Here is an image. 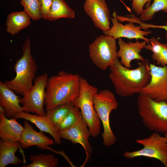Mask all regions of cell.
<instances>
[{"mask_svg": "<svg viewBox=\"0 0 167 167\" xmlns=\"http://www.w3.org/2000/svg\"><path fill=\"white\" fill-rule=\"evenodd\" d=\"M149 64L148 59H145L136 68L131 69L117 59L109 67V77L117 94L125 97L140 94L151 79Z\"/></svg>", "mask_w": 167, "mask_h": 167, "instance_id": "1", "label": "cell"}, {"mask_svg": "<svg viewBox=\"0 0 167 167\" xmlns=\"http://www.w3.org/2000/svg\"><path fill=\"white\" fill-rule=\"evenodd\" d=\"M80 77L78 74L65 71L49 77L44 101L46 111L60 105L74 103L79 94Z\"/></svg>", "mask_w": 167, "mask_h": 167, "instance_id": "2", "label": "cell"}, {"mask_svg": "<svg viewBox=\"0 0 167 167\" xmlns=\"http://www.w3.org/2000/svg\"><path fill=\"white\" fill-rule=\"evenodd\" d=\"M23 52L22 56L17 59L13 66L15 76L11 80L5 81L4 83L16 94L23 96L32 88V81L36 78L37 69L31 54V42L29 37L25 41Z\"/></svg>", "mask_w": 167, "mask_h": 167, "instance_id": "3", "label": "cell"}, {"mask_svg": "<svg viewBox=\"0 0 167 167\" xmlns=\"http://www.w3.org/2000/svg\"><path fill=\"white\" fill-rule=\"evenodd\" d=\"M138 113L144 126L157 133H167V103L156 101L139 94L137 99Z\"/></svg>", "mask_w": 167, "mask_h": 167, "instance_id": "4", "label": "cell"}, {"mask_svg": "<svg viewBox=\"0 0 167 167\" xmlns=\"http://www.w3.org/2000/svg\"><path fill=\"white\" fill-rule=\"evenodd\" d=\"M98 92L97 88L81 77L79 94L73 103L81 111L83 118L87 123L93 137H96L101 132L100 120L93 103L94 96Z\"/></svg>", "mask_w": 167, "mask_h": 167, "instance_id": "5", "label": "cell"}, {"mask_svg": "<svg viewBox=\"0 0 167 167\" xmlns=\"http://www.w3.org/2000/svg\"><path fill=\"white\" fill-rule=\"evenodd\" d=\"M93 103L103 128L101 134L103 144L106 147L111 146L116 142V138L110 127L109 116L113 110L117 109L118 101L112 92L108 89H105L94 94Z\"/></svg>", "mask_w": 167, "mask_h": 167, "instance_id": "6", "label": "cell"}, {"mask_svg": "<svg viewBox=\"0 0 167 167\" xmlns=\"http://www.w3.org/2000/svg\"><path fill=\"white\" fill-rule=\"evenodd\" d=\"M89 56L93 64L105 70L118 58L116 39L108 35L97 37L88 46Z\"/></svg>", "mask_w": 167, "mask_h": 167, "instance_id": "7", "label": "cell"}, {"mask_svg": "<svg viewBox=\"0 0 167 167\" xmlns=\"http://www.w3.org/2000/svg\"><path fill=\"white\" fill-rule=\"evenodd\" d=\"M135 141L143 146L138 150L126 151L124 156L127 159H133L139 157H145L158 160L167 167V138L154 132L149 137L136 139Z\"/></svg>", "mask_w": 167, "mask_h": 167, "instance_id": "8", "label": "cell"}, {"mask_svg": "<svg viewBox=\"0 0 167 167\" xmlns=\"http://www.w3.org/2000/svg\"><path fill=\"white\" fill-rule=\"evenodd\" d=\"M48 75L44 73L36 77L32 89L22 98H20L23 111L35 113L40 116L46 115L44 108L45 88Z\"/></svg>", "mask_w": 167, "mask_h": 167, "instance_id": "9", "label": "cell"}, {"mask_svg": "<svg viewBox=\"0 0 167 167\" xmlns=\"http://www.w3.org/2000/svg\"><path fill=\"white\" fill-rule=\"evenodd\" d=\"M149 66L151 79L140 93L156 101H165L167 99V66H160L151 63Z\"/></svg>", "mask_w": 167, "mask_h": 167, "instance_id": "10", "label": "cell"}, {"mask_svg": "<svg viewBox=\"0 0 167 167\" xmlns=\"http://www.w3.org/2000/svg\"><path fill=\"white\" fill-rule=\"evenodd\" d=\"M61 138L67 139L75 144H80L86 155V161L92 154V148L89 139L91 133L88 125L83 118L68 129L59 131Z\"/></svg>", "mask_w": 167, "mask_h": 167, "instance_id": "11", "label": "cell"}, {"mask_svg": "<svg viewBox=\"0 0 167 167\" xmlns=\"http://www.w3.org/2000/svg\"><path fill=\"white\" fill-rule=\"evenodd\" d=\"M116 11L113 12V17L111 20L113 25L109 30L103 32L105 35L112 36L116 39L121 37H125L129 39H140L145 41L148 43L150 42V39L145 36L151 33L150 31H142L140 25L136 26L134 23L129 22L124 25L119 23Z\"/></svg>", "mask_w": 167, "mask_h": 167, "instance_id": "12", "label": "cell"}, {"mask_svg": "<svg viewBox=\"0 0 167 167\" xmlns=\"http://www.w3.org/2000/svg\"><path fill=\"white\" fill-rule=\"evenodd\" d=\"M84 8L97 28L103 32L110 29V12L105 0H86Z\"/></svg>", "mask_w": 167, "mask_h": 167, "instance_id": "13", "label": "cell"}, {"mask_svg": "<svg viewBox=\"0 0 167 167\" xmlns=\"http://www.w3.org/2000/svg\"><path fill=\"white\" fill-rule=\"evenodd\" d=\"M147 43L144 40L141 42L137 41L135 42L127 43L121 38H118L119 49L118 51V56L121 58V63L126 67L130 68L133 60H144L145 59L140 53Z\"/></svg>", "mask_w": 167, "mask_h": 167, "instance_id": "14", "label": "cell"}, {"mask_svg": "<svg viewBox=\"0 0 167 167\" xmlns=\"http://www.w3.org/2000/svg\"><path fill=\"white\" fill-rule=\"evenodd\" d=\"M16 118H8L5 109L0 106V137L4 141L19 142L24 126Z\"/></svg>", "mask_w": 167, "mask_h": 167, "instance_id": "15", "label": "cell"}, {"mask_svg": "<svg viewBox=\"0 0 167 167\" xmlns=\"http://www.w3.org/2000/svg\"><path fill=\"white\" fill-rule=\"evenodd\" d=\"M24 129L19 142L22 148H27L32 146H36L41 149H44L45 147L54 144L52 139L42 133L34 130L28 121L24 120Z\"/></svg>", "mask_w": 167, "mask_h": 167, "instance_id": "16", "label": "cell"}, {"mask_svg": "<svg viewBox=\"0 0 167 167\" xmlns=\"http://www.w3.org/2000/svg\"><path fill=\"white\" fill-rule=\"evenodd\" d=\"M14 118L16 119H24L34 124L41 131L49 134L53 138L56 143L61 144L62 138L59 131L46 115L33 114L23 111L15 115Z\"/></svg>", "mask_w": 167, "mask_h": 167, "instance_id": "17", "label": "cell"}, {"mask_svg": "<svg viewBox=\"0 0 167 167\" xmlns=\"http://www.w3.org/2000/svg\"><path fill=\"white\" fill-rule=\"evenodd\" d=\"M19 98L13 90L8 88L4 82L0 81V106L5 109L7 118L14 117L23 111L19 105Z\"/></svg>", "mask_w": 167, "mask_h": 167, "instance_id": "18", "label": "cell"}, {"mask_svg": "<svg viewBox=\"0 0 167 167\" xmlns=\"http://www.w3.org/2000/svg\"><path fill=\"white\" fill-rule=\"evenodd\" d=\"M21 147L19 142H11L0 140V167H5L8 165H18L22 161L15 155L19 148Z\"/></svg>", "mask_w": 167, "mask_h": 167, "instance_id": "19", "label": "cell"}, {"mask_svg": "<svg viewBox=\"0 0 167 167\" xmlns=\"http://www.w3.org/2000/svg\"><path fill=\"white\" fill-rule=\"evenodd\" d=\"M31 19L24 10L8 14L6 21L7 32L12 35L18 33L30 25Z\"/></svg>", "mask_w": 167, "mask_h": 167, "instance_id": "20", "label": "cell"}, {"mask_svg": "<svg viewBox=\"0 0 167 167\" xmlns=\"http://www.w3.org/2000/svg\"><path fill=\"white\" fill-rule=\"evenodd\" d=\"M144 48L152 52V58L157 64L167 66V42L161 43L156 38L153 37Z\"/></svg>", "mask_w": 167, "mask_h": 167, "instance_id": "21", "label": "cell"}, {"mask_svg": "<svg viewBox=\"0 0 167 167\" xmlns=\"http://www.w3.org/2000/svg\"><path fill=\"white\" fill-rule=\"evenodd\" d=\"M74 11L64 0H54L46 20L55 21L63 18H74Z\"/></svg>", "mask_w": 167, "mask_h": 167, "instance_id": "22", "label": "cell"}, {"mask_svg": "<svg viewBox=\"0 0 167 167\" xmlns=\"http://www.w3.org/2000/svg\"><path fill=\"white\" fill-rule=\"evenodd\" d=\"M74 106L73 103L71 102L58 105L47 111L46 115L58 129Z\"/></svg>", "mask_w": 167, "mask_h": 167, "instance_id": "23", "label": "cell"}, {"mask_svg": "<svg viewBox=\"0 0 167 167\" xmlns=\"http://www.w3.org/2000/svg\"><path fill=\"white\" fill-rule=\"evenodd\" d=\"M30 159L32 163L27 165H22L23 167H56L58 163L59 159L55 157L53 154L44 153L35 155H31Z\"/></svg>", "mask_w": 167, "mask_h": 167, "instance_id": "24", "label": "cell"}, {"mask_svg": "<svg viewBox=\"0 0 167 167\" xmlns=\"http://www.w3.org/2000/svg\"><path fill=\"white\" fill-rule=\"evenodd\" d=\"M161 11L167 12V0H153L151 4L143 9L139 19L143 21L151 20L156 13Z\"/></svg>", "mask_w": 167, "mask_h": 167, "instance_id": "25", "label": "cell"}, {"mask_svg": "<svg viewBox=\"0 0 167 167\" xmlns=\"http://www.w3.org/2000/svg\"><path fill=\"white\" fill-rule=\"evenodd\" d=\"M82 118H83L82 114L80 109L74 105L59 125L58 130L60 131L69 128L75 125Z\"/></svg>", "mask_w": 167, "mask_h": 167, "instance_id": "26", "label": "cell"}, {"mask_svg": "<svg viewBox=\"0 0 167 167\" xmlns=\"http://www.w3.org/2000/svg\"><path fill=\"white\" fill-rule=\"evenodd\" d=\"M20 3L32 19L36 20L42 18L38 0H20Z\"/></svg>", "mask_w": 167, "mask_h": 167, "instance_id": "27", "label": "cell"}, {"mask_svg": "<svg viewBox=\"0 0 167 167\" xmlns=\"http://www.w3.org/2000/svg\"><path fill=\"white\" fill-rule=\"evenodd\" d=\"M54 0H38L42 18L46 19Z\"/></svg>", "mask_w": 167, "mask_h": 167, "instance_id": "28", "label": "cell"}, {"mask_svg": "<svg viewBox=\"0 0 167 167\" xmlns=\"http://www.w3.org/2000/svg\"><path fill=\"white\" fill-rule=\"evenodd\" d=\"M132 2V9L137 15H140L144 5L146 4V8L150 5L152 0H130Z\"/></svg>", "mask_w": 167, "mask_h": 167, "instance_id": "29", "label": "cell"}, {"mask_svg": "<svg viewBox=\"0 0 167 167\" xmlns=\"http://www.w3.org/2000/svg\"><path fill=\"white\" fill-rule=\"evenodd\" d=\"M138 24L141 26L142 29L144 30H147L149 28H159L163 29L166 31L165 34V37L167 39V21L164 25H157L149 24H147L143 22L141 20H139L138 22Z\"/></svg>", "mask_w": 167, "mask_h": 167, "instance_id": "30", "label": "cell"}, {"mask_svg": "<svg viewBox=\"0 0 167 167\" xmlns=\"http://www.w3.org/2000/svg\"><path fill=\"white\" fill-rule=\"evenodd\" d=\"M164 135L167 138V133Z\"/></svg>", "mask_w": 167, "mask_h": 167, "instance_id": "31", "label": "cell"}, {"mask_svg": "<svg viewBox=\"0 0 167 167\" xmlns=\"http://www.w3.org/2000/svg\"><path fill=\"white\" fill-rule=\"evenodd\" d=\"M165 101L167 103V99Z\"/></svg>", "mask_w": 167, "mask_h": 167, "instance_id": "32", "label": "cell"}]
</instances>
